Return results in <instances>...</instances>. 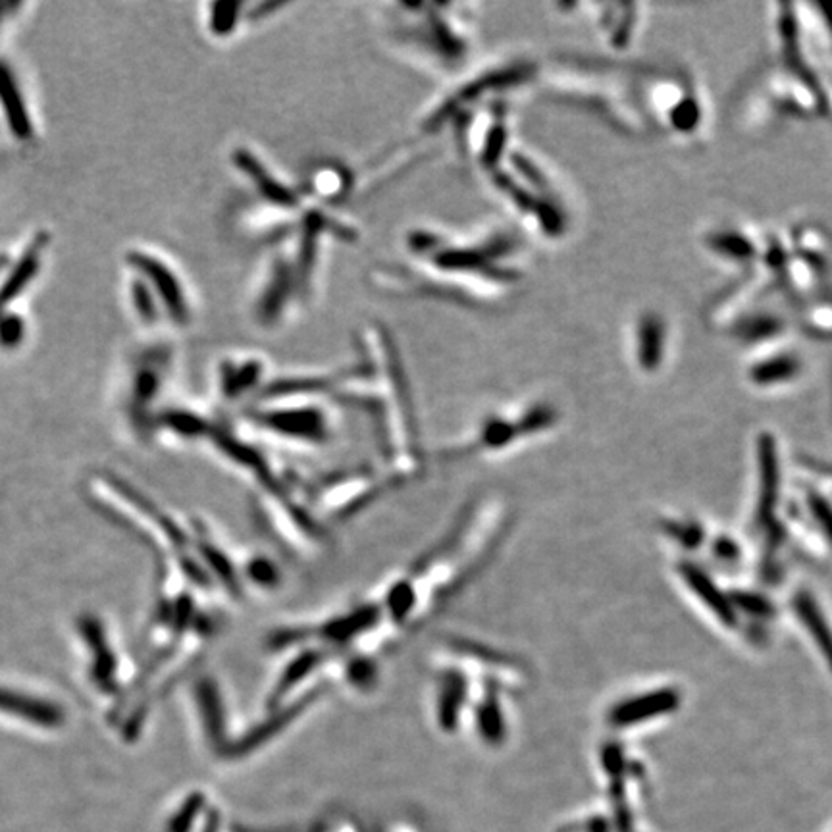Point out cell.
Here are the masks:
<instances>
[{"label": "cell", "mask_w": 832, "mask_h": 832, "mask_svg": "<svg viewBox=\"0 0 832 832\" xmlns=\"http://www.w3.org/2000/svg\"><path fill=\"white\" fill-rule=\"evenodd\" d=\"M680 703V696L675 690H655L646 692L642 696L626 698L619 705L611 709L609 721L617 727H632L644 721H650L655 717L667 715L669 711H675L676 705Z\"/></svg>", "instance_id": "obj_5"}, {"label": "cell", "mask_w": 832, "mask_h": 832, "mask_svg": "<svg viewBox=\"0 0 832 832\" xmlns=\"http://www.w3.org/2000/svg\"><path fill=\"white\" fill-rule=\"evenodd\" d=\"M779 341L757 345L761 351L748 368V380L755 388H779L802 376L804 363L800 355L788 345H779Z\"/></svg>", "instance_id": "obj_1"}, {"label": "cell", "mask_w": 832, "mask_h": 832, "mask_svg": "<svg viewBox=\"0 0 832 832\" xmlns=\"http://www.w3.org/2000/svg\"><path fill=\"white\" fill-rule=\"evenodd\" d=\"M26 338V322L16 312L0 314V347L2 349H16Z\"/></svg>", "instance_id": "obj_17"}, {"label": "cell", "mask_w": 832, "mask_h": 832, "mask_svg": "<svg viewBox=\"0 0 832 832\" xmlns=\"http://www.w3.org/2000/svg\"><path fill=\"white\" fill-rule=\"evenodd\" d=\"M147 357L135 366L131 378L130 415L137 424H143L147 418V411L155 401L160 386H162V370H164V355L158 351L145 353Z\"/></svg>", "instance_id": "obj_6"}, {"label": "cell", "mask_w": 832, "mask_h": 832, "mask_svg": "<svg viewBox=\"0 0 832 832\" xmlns=\"http://www.w3.org/2000/svg\"><path fill=\"white\" fill-rule=\"evenodd\" d=\"M802 324L809 334L832 338V293H817L804 309Z\"/></svg>", "instance_id": "obj_13"}, {"label": "cell", "mask_w": 832, "mask_h": 832, "mask_svg": "<svg viewBox=\"0 0 832 832\" xmlns=\"http://www.w3.org/2000/svg\"><path fill=\"white\" fill-rule=\"evenodd\" d=\"M128 262L137 274L143 276V280L153 289L156 301L164 305L166 312L176 322L187 320L189 309H187V301L183 299L182 286L176 274L162 260L156 259L149 253L131 251L128 255Z\"/></svg>", "instance_id": "obj_2"}, {"label": "cell", "mask_w": 832, "mask_h": 832, "mask_svg": "<svg viewBox=\"0 0 832 832\" xmlns=\"http://www.w3.org/2000/svg\"><path fill=\"white\" fill-rule=\"evenodd\" d=\"M503 725H505V719H503L501 705L495 700L494 696L488 694L482 702L478 703L476 727L480 728V732L484 734V738L488 742H495L505 730Z\"/></svg>", "instance_id": "obj_14"}, {"label": "cell", "mask_w": 832, "mask_h": 832, "mask_svg": "<svg viewBox=\"0 0 832 832\" xmlns=\"http://www.w3.org/2000/svg\"><path fill=\"white\" fill-rule=\"evenodd\" d=\"M8 266H10V257L6 253H0V276L6 274Z\"/></svg>", "instance_id": "obj_19"}, {"label": "cell", "mask_w": 832, "mask_h": 832, "mask_svg": "<svg viewBox=\"0 0 832 832\" xmlns=\"http://www.w3.org/2000/svg\"><path fill=\"white\" fill-rule=\"evenodd\" d=\"M667 339V324L659 314L646 312L638 318L634 330V355L644 372H653L661 366L667 355Z\"/></svg>", "instance_id": "obj_7"}, {"label": "cell", "mask_w": 832, "mask_h": 832, "mask_svg": "<svg viewBox=\"0 0 832 832\" xmlns=\"http://www.w3.org/2000/svg\"><path fill=\"white\" fill-rule=\"evenodd\" d=\"M0 711L22 717L26 721H33L43 727H54L64 719L62 711L56 705L37 700V698H29L18 692L2 690V688H0Z\"/></svg>", "instance_id": "obj_9"}, {"label": "cell", "mask_w": 832, "mask_h": 832, "mask_svg": "<svg viewBox=\"0 0 832 832\" xmlns=\"http://www.w3.org/2000/svg\"><path fill=\"white\" fill-rule=\"evenodd\" d=\"M467 675L459 673V671H445L442 675V682L438 688V725L443 730H453L459 723V715L461 709L465 705V698H467Z\"/></svg>", "instance_id": "obj_10"}, {"label": "cell", "mask_w": 832, "mask_h": 832, "mask_svg": "<svg viewBox=\"0 0 832 832\" xmlns=\"http://www.w3.org/2000/svg\"><path fill=\"white\" fill-rule=\"evenodd\" d=\"M131 303L143 322H153L158 318L155 293L143 278H135L131 284Z\"/></svg>", "instance_id": "obj_16"}, {"label": "cell", "mask_w": 832, "mask_h": 832, "mask_svg": "<svg viewBox=\"0 0 832 832\" xmlns=\"http://www.w3.org/2000/svg\"><path fill=\"white\" fill-rule=\"evenodd\" d=\"M16 8V4H10V2H0V26H2V22H4V16L10 12V10H14Z\"/></svg>", "instance_id": "obj_18"}, {"label": "cell", "mask_w": 832, "mask_h": 832, "mask_svg": "<svg viewBox=\"0 0 832 832\" xmlns=\"http://www.w3.org/2000/svg\"><path fill=\"white\" fill-rule=\"evenodd\" d=\"M0 110L4 114L8 130L12 131L16 139L29 141L33 137L35 130L31 114L27 110L26 97L14 70L4 58H0Z\"/></svg>", "instance_id": "obj_4"}, {"label": "cell", "mask_w": 832, "mask_h": 832, "mask_svg": "<svg viewBox=\"0 0 832 832\" xmlns=\"http://www.w3.org/2000/svg\"><path fill=\"white\" fill-rule=\"evenodd\" d=\"M266 424L276 430V434H284L297 440L318 442L326 438V420L312 409H291L284 413H272L266 416Z\"/></svg>", "instance_id": "obj_8"}, {"label": "cell", "mask_w": 832, "mask_h": 832, "mask_svg": "<svg viewBox=\"0 0 832 832\" xmlns=\"http://www.w3.org/2000/svg\"><path fill=\"white\" fill-rule=\"evenodd\" d=\"M83 632L89 640V646L95 648L97 655H99L97 657V667H95V676H97L99 682H103L106 686L110 682L112 671H114V657H112L108 648H104L103 630H101L97 621H87V624L83 626Z\"/></svg>", "instance_id": "obj_15"}, {"label": "cell", "mask_w": 832, "mask_h": 832, "mask_svg": "<svg viewBox=\"0 0 832 832\" xmlns=\"http://www.w3.org/2000/svg\"><path fill=\"white\" fill-rule=\"evenodd\" d=\"M51 237L49 234H37L33 241L26 247L18 262L4 274V280L0 284V314L8 312V307L24 293L37 276L41 268V259L45 249L49 247Z\"/></svg>", "instance_id": "obj_3"}, {"label": "cell", "mask_w": 832, "mask_h": 832, "mask_svg": "<svg viewBox=\"0 0 832 832\" xmlns=\"http://www.w3.org/2000/svg\"><path fill=\"white\" fill-rule=\"evenodd\" d=\"M796 613L800 617V621H804L809 636L815 640V644L823 651V657L829 661L832 669V634L831 624L825 619V615L821 613L819 605H815V601L807 598L806 594H800L796 598Z\"/></svg>", "instance_id": "obj_11"}, {"label": "cell", "mask_w": 832, "mask_h": 832, "mask_svg": "<svg viewBox=\"0 0 832 832\" xmlns=\"http://www.w3.org/2000/svg\"><path fill=\"white\" fill-rule=\"evenodd\" d=\"M684 580L692 588V592H696L703 603L711 607V611L717 615L719 621L725 624L734 623V615H732L728 599L715 588L711 580H707V576L700 569L684 567Z\"/></svg>", "instance_id": "obj_12"}]
</instances>
